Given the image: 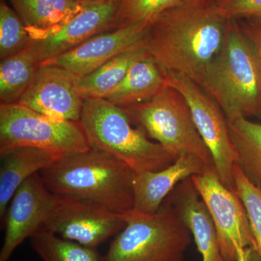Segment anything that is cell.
<instances>
[{"instance_id": "8", "label": "cell", "mask_w": 261, "mask_h": 261, "mask_svg": "<svg viewBox=\"0 0 261 261\" xmlns=\"http://www.w3.org/2000/svg\"><path fill=\"white\" fill-rule=\"evenodd\" d=\"M167 75L169 85L178 90L188 103L195 126L210 151L220 180L235 191L233 167L236 153L224 111L193 81L172 72H167Z\"/></svg>"}, {"instance_id": "19", "label": "cell", "mask_w": 261, "mask_h": 261, "mask_svg": "<svg viewBox=\"0 0 261 261\" xmlns=\"http://www.w3.org/2000/svg\"><path fill=\"white\" fill-rule=\"evenodd\" d=\"M147 51L142 42L105 63L98 69L78 81L79 92L84 100L106 97L126 75L132 65Z\"/></svg>"}, {"instance_id": "14", "label": "cell", "mask_w": 261, "mask_h": 261, "mask_svg": "<svg viewBox=\"0 0 261 261\" xmlns=\"http://www.w3.org/2000/svg\"><path fill=\"white\" fill-rule=\"evenodd\" d=\"M148 23L135 24L94 36L76 47L41 64L58 65L82 77L142 42Z\"/></svg>"}, {"instance_id": "33", "label": "cell", "mask_w": 261, "mask_h": 261, "mask_svg": "<svg viewBox=\"0 0 261 261\" xmlns=\"http://www.w3.org/2000/svg\"><path fill=\"white\" fill-rule=\"evenodd\" d=\"M259 115H260V116H261V107H260V112H259Z\"/></svg>"}, {"instance_id": "20", "label": "cell", "mask_w": 261, "mask_h": 261, "mask_svg": "<svg viewBox=\"0 0 261 261\" xmlns=\"http://www.w3.org/2000/svg\"><path fill=\"white\" fill-rule=\"evenodd\" d=\"M29 32H40L61 25L82 9L77 0H8Z\"/></svg>"}, {"instance_id": "12", "label": "cell", "mask_w": 261, "mask_h": 261, "mask_svg": "<svg viewBox=\"0 0 261 261\" xmlns=\"http://www.w3.org/2000/svg\"><path fill=\"white\" fill-rule=\"evenodd\" d=\"M80 76L58 65L41 64L18 104L56 119L80 122L84 99Z\"/></svg>"}, {"instance_id": "28", "label": "cell", "mask_w": 261, "mask_h": 261, "mask_svg": "<svg viewBox=\"0 0 261 261\" xmlns=\"http://www.w3.org/2000/svg\"><path fill=\"white\" fill-rule=\"evenodd\" d=\"M245 21L240 23L242 30L256 47H261V16L245 18Z\"/></svg>"}, {"instance_id": "2", "label": "cell", "mask_w": 261, "mask_h": 261, "mask_svg": "<svg viewBox=\"0 0 261 261\" xmlns=\"http://www.w3.org/2000/svg\"><path fill=\"white\" fill-rule=\"evenodd\" d=\"M40 174L53 195L85 199L119 214L133 209L134 171L99 149L63 154Z\"/></svg>"}, {"instance_id": "25", "label": "cell", "mask_w": 261, "mask_h": 261, "mask_svg": "<svg viewBox=\"0 0 261 261\" xmlns=\"http://www.w3.org/2000/svg\"><path fill=\"white\" fill-rule=\"evenodd\" d=\"M182 0H117L113 29L140 23H149L165 10L179 4Z\"/></svg>"}, {"instance_id": "11", "label": "cell", "mask_w": 261, "mask_h": 261, "mask_svg": "<svg viewBox=\"0 0 261 261\" xmlns=\"http://www.w3.org/2000/svg\"><path fill=\"white\" fill-rule=\"evenodd\" d=\"M117 5V0H107L83 6L64 23L44 32H29V47L40 63L61 56L94 36L113 30Z\"/></svg>"}, {"instance_id": "23", "label": "cell", "mask_w": 261, "mask_h": 261, "mask_svg": "<svg viewBox=\"0 0 261 261\" xmlns=\"http://www.w3.org/2000/svg\"><path fill=\"white\" fill-rule=\"evenodd\" d=\"M30 241L43 261H104L97 249L61 238L44 227L32 235Z\"/></svg>"}, {"instance_id": "29", "label": "cell", "mask_w": 261, "mask_h": 261, "mask_svg": "<svg viewBox=\"0 0 261 261\" xmlns=\"http://www.w3.org/2000/svg\"><path fill=\"white\" fill-rule=\"evenodd\" d=\"M238 261H261V258L253 247H248L240 252Z\"/></svg>"}, {"instance_id": "3", "label": "cell", "mask_w": 261, "mask_h": 261, "mask_svg": "<svg viewBox=\"0 0 261 261\" xmlns=\"http://www.w3.org/2000/svg\"><path fill=\"white\" fill-rule=\"evenodd\" d=\"M200 86L219 104L228 121L259 115L261 73L256 48L238 20L228 19L224 45Z\"/></svg>"}, {"instance_id": "6", "label": "cell", "mask_w": 261, "mask_h": 261, "mask_svg": "<svg viewBox=\"0 0 261 261\" xmlns=\"http://www.w3.org/2000/svg\"><path fill=\"white\" fill-rule=\"evenodd\" d=\"M123 108L134 126L162 146L175 159L183 154H192L207 167L215 168L188 103L173 87L169 86L148 101Z\"/></svg>"}, {"instance_id": "24", "label": "cell", "mask_w": 261, "mask_h": 261, "mask_svg": "<svg viewBox=\"0 0 261 261\" xmlns=\"http://www.w3.org/2000/svg\"><path fill=\"white\" fill-rule=\"evenodd\" d=\"M30 34L14 9L2 0L0 4V60L24 50L30 44Z\"/></svg>"}, {"instance_id": "1", "label": "cell", "mask_w": 261, "mask_h": 261, "mask_svg": "<svg viewBox=\"0 0 261 261\" xmlns=\"http://www.w3.org/2000/svg\"><path fill=\"white\" fill-rule=\"evenodd\" d=\"M227 22L210 0L181 1L149 21L142 44L166 72L200 85L224 45Z\"/></svg>"}, {"instance_id": "5", "label": "cell", "mask_w": 261, "mask_h": 261, "mask_svg": "<svg viewBox=\"0 0 261 261\" xmlns=\"http://www.w3.org/2000/svg\"><path fill=\"white\" fill-rule=\"evenodd\" d=\"M126 225L104 261H183L192 233L177 211L163 202L155 214H125Z\"/></svg>"}, {"instance_id": "17", "label": "cell", "mask_w": 261, "mask_h": 261, "mask_svg": "<svg viewBox=\"0 0 261 261\" xmlns=\"http://www.w3.org/2000/svg\"><path fill=\"white\" fill-rule=\"evenodd\" d=\"M169 86L167 72L147 51L104 99L119 107H128L152 99Z\"/></svg>"}, {"instance_id": "18", "label": "cell", "mask_w": 261, "mask_h": 261, "mask_svg": "<svg viewBox=\"0 0 261 261\" xmlns=\"http://www.w3.org/2000/svg\"><path fill=\"white\" fill-rule=\"evenodd\" d=\"M62 155L34 147H19L1 156L0 219L2 226L10 201L24 181L51 166Z\"/></svg>"}, {"instance_id": "16", "label": "cell", "mask_w": 261, "mask_h": 261, "mask_svg": "<svg viewBox=\"0 0 261 261\" xmlns=\"http://www.w3.org/2000/svg\"><path fill=\"white\" fill-rule=\"evenodd\" d=\"M164 202L176 209L186 224L202 261H228L221 252L214 221L192 177L178 184Z\"/></svg>"}, {"instance_id": "27", "label": "cell", "mask_w": 261, "mask_h": 261, "mask_svg": "<svg viewBox=\"0 0 261 261\" xmlns=\"http://www.w3.org/2000/svg\"><path fill=\"white\" fill-rule=\"evenodd\" d=\"M215 11L226 19L261 16V0H210Z\"/></svg>"}, {"instance_id": "22", "label": "cell", "mask_w": 261, "mask_h": 261, "mask_svg": "<svg viewBox=\"0 0 261 261\" xmlns=\"http://www.w3.org/2000/svg\"><path fill=\"white\" fill-rule=\"evenodd\" d=\"M31 47L2 60L0 104H15L29 88L40 66Z\"/></svg>"}, {"instance_id": "30", "label": "cell", "mask_w": 261, "mask_h": 261, "mask_svg": "<svg viewBox=\"0 0 261 261\" xmlns=\"http://www.w3.org/2000/svg\"><path fill=\"white\" fill-rule=\"evenodd\" d=\"M77 1L83 7L87 6V5L96 4V3H102V2H106L107 0H77Z\"/></svg>"}, {"instance_id": "9", "label": "cell", "mask_w": 261, "mask_h": 261, "mask_svg": "<svg viewBox=\"0 0 261 261\" xmlns=\"http://www.w3.org/2000/svg\"><path fill=\"white\" fill-rule=\"evenodd\" d=\"M125 225V214L85 199L56 195L43 227L61 238L97 249Z\"/></svg>"}, {"instance_id": "7", "label": "cell", "mask_w": 261, "mask_h": 261, "mask_svg": "<svg viewBox=\"0 0 261 261\" xmlns=\"http://www.w3.org/2000/svg\"><path fill=\"white\" fill-rule=\"evenodd\" d=\"M19 147L63 155L91 147L80 121L56 119L18 103L0 104V156Z\"/></svg>"}, {"instance_id": "10", "label": "cell", "mask_w": 261, "mask_h": 261, "mask_svg": "<svg viewBox=\"0 0 261 261\" xmlns=\"http://www.w3.org/2000/svg\"><path fill=\"white\" fill-rule=\"evenodd\" d=\"M192 180L214 221L221 252L228 261H238L240 251L255 248L245 206L238 193L221 181L214 168Z\"/></svg>"}, {"instance_id": "21", "label": "cell", "mask_w": 261, "mask_h": 261, "mask_svg": "<svg viewBox=\"0 0 261 261\" xmlns=\"http://www.w3.org/2000/svg\"><path fill=\"white\" fill-rule=\"evenodd\" d=\"M228 122L236 164L250 181L261 187V123L244 117Z\"/></svg>"}, {"instance_id": "26", "label": "cell", "mask_w": 261, "mask_h": 261, "mask_svg": "<svg viewBox=\"0 0 261 261\" xmlns=\"http://www.w3.org/2000/svg\"><path fill=\"white\" fill-rule=\"evenodd\" d=\"M233 179L235 191L246 210L255 249L261 258V187L250 181L237 164L233 167Z\"/></svg>"}, {"instance_id": "31", "label": "cell", "mask_w": 261, "mask_h": 261, "mask_svg": "<svg viewBox=\"0 0 261 261\" xmlns=\"http://www.w3.org/2000/svg\"><path fill=\"white\" fill-rule=\"evenodd\" d=\"M255 48H256L257 58H258L259 65H260V70L261 73V47H255Z\"/></svg>"}, {"instance_id": "32", "label": "cell", "mask_w": 261, "mask_h": 261, "mask_svg": "<svg viewBox=\"0 0 261 261\" xmlns=\"http://www.w3.org/2000/svg\"><path fill=\"white\" fill-rule=\"evenodd\" d=\"M183 2H186V3H192V2H200L204 1V0H182Z\"/></svg>"}, {"instance_id": "15", "label": "cell", "mask_w": 261, "mask_h": 261, "mask_svg": "<svg viewBox=\"0 0 261 261\" xmlns=\"http://www.w3.org/2000/svg\"><path fill=\"white\" fill-rule=\"evenodd\" d=\"M208 168L198 158L183 154L167 168L156 171L134 172V207L140 214H155L178 184L202 174Z\"/></svg>"}, {"instance_id": "4", "label": "cell", "mask_w": 261, "mask_h": 261, "mask_svg": "<svg viewBox=\"0 0 261 261\" xmlns=\"http://www.w3.org/2000/svg\"><path fill=\"white\" fill-rule=\"evenodd\" d=\"M80 123L91 147L111 154L134 172L160 171L176 161L134 126L123 108L106 99H85Z\"/></svg>"}, {"instance_id": "13", "label": "cell", "mask_w": 261, "mask_h": 261, "mask_svg": "<svg viewBox=\"0 0 261 261\" xmlns=\"http://www.w3.org/2000/svg\"><path fill=\"white\" fill-rule=\"evenodd\" d=\"M56 195L48 190L40 173L24 181L10 201L3 223L5 234L0 261H8L17 248L43 227Z\"/></svg>"}, {"instance_id": "34", "label": "cell", "mask_w": 261, "mask_h": 261, "mask_svg": "<svg viewBox=\"0 0 261 261\" xmlns=\"http://www.w3.org/2000/svg\"><path fill=\"white\" fill-rule=\"evenodd\" d=\"M255 47H256V46H255Z\"/></svg>"}]
</instances>
